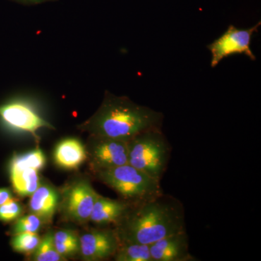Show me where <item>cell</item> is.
<instances>
[{
    "label": "cell",
    "instance_id": "obj_1",
    "mask_svg": "<svg viewBox=\"0 0 261 261\" xmlns=\"http://www.w3.org/2000/svg\"><path fill=\"white\" fill-rule=\"evenodd\" d=\"M119 243L150 245L161 239L186 231L183 207L164 195L135 203L118 222Z\"/></svg>",
    "mask_w": 261,
    "mask_h": 261
},
{
    "label": "cell",
    "instance_id": "obj_2",
    "mask_svg": "<svg viewBox=\"0 0 261 261\" xmlns=\"http://www.w3.org/2000/svg\"><path fill=\"white\" fill-rule=\"evenodd\" d=\"M163 118L161 113L106 91L100 107L79 128L92 136L128 141L142 132L161 128Z\"/></svg>",
    "mask_w": 261,
    "mask_h": 261
},
{
    "label": "cell",
    "instance_id": "obj_3",
    "mask_svg": "<svg viewBox=\"0 0 261 261\" xmlns=\"http://www.w3.org/2000/svg\"><path fill=\"white\" fill-rule=\"evenodd\" d=\"M96 173L101 181L134 204L163 195L161 181L128 163Z\"/></svg>",
    "mask_w": 261,
    "mask_h": 261
},
{
    "label": "cell",
    "instance_id": "obj_4",
    "mask_svg": "<svg viewBox=\"0 0 261 261\" xmlns=\"http://www.w3.org/2000/svg\"><path fill=\"white\" fill-rule=\"evenodd\" d=\"M170 147L161 128L147 130L128 141V163L161 181Z\"/></svg>",
    "mask_w": 261,
    "mask_h": 261
},
{
    "label": "cell",
    "instance_id": "obj_5",
    "mask_svg": "<svg viewBox=\"0 0 261 261\" xmlns=\"http://www.w3.org/2000/svg\"><path fill=\"white\" fill-rule=\"evenodd\" d=\"M260 24L259 21L247 29H239L234 25H228L221 37L207 46L211 53V67L215 68L224 58L236 54L245 55L252 61H255L256 58L250 49V43L252 35L257 32Z\"/></svg>",
    "mask_w": 261,
    "mask_h": 261
},
{
    "label": "cell",
    "instance_id": "obj_6",
    "mask_svg": "<svg viewBox=\"0 0 261 261\" xmlns=\"http://www.w3.org/2000/svg\"><path fill=\"white\" fill-rule=\"evenodd\" d=\"M90 136L89 159L96 172L128 163V141Z\"/></svg>",
    "mask_w": 261,
    "mask_h": 261
},
{
    "label": "cell",
    "instance_id": "obj_7",
    "mask_svg": "<svg viewBox=\"0 0 261 261\" xmlns=\"http://www.w3.org/2000/svg\"><path fill=\"white\" fill-rule=\"evenodd\" d=\"M0 119L7 126L29 132L34 137H37V132L40 128L55 129L50 123L39 116L31 106L22 101H10L0 105Z\"/></svg>",
    "mask_w": 261,
    "mask_h": 261
},
{
    "label": "cell",
    "instance_id": "obj_8",
    "mask_svg": "<svg viewBox=\"0 0 261 261\" xmlns=\"http://www.w3.org/2000/svg\"><path fill=\"white\" fill-rule=\"evenodd\" d=\"M80 251L87 260L107 259L116 253L119 240L116 231L97 230L84 233L80 238Z\"/></svg>",
    "mask_w": 261,
    "mask_h": 261
},
{
    "label": "cell",
    "instance_id": "obj_9",
    "mask_svg": "<svg viewBox=\"0 0 261 261\" xmlns=\"http://www.w3.org/2000/svg\"><path fill=\"white\" fill-rule=\"evenodd\" d=\"M98 195L89 182L75 184L67 193L65 212L75 221L80 222L88 221Z\"/></svg>",
    "mask_w": 261,
    "mask_h": 261
},
{
    "label": "cell",
    "instance_id": "obj_10",
    "mask_svg": "<svg viewBox=\"0 0 261 261\" xmlns=\"http://www.w3.org/2000/svg\"><path fill=\"white\" fill-rule=\"evenodd\" d=\"M152 261L194 260L189 252V239L186 231L161 239L149 245Z\"/></svg>",
    "mask_w": 261,
    "mask_h": 261
},
{
    "label": "cell",
    "instance_id": "obj_11",
    "mask_svg": "<svg viewBox=\"0 0 261 261\" xmlns=\"http://www.w3.org/2000/svg\"><path fill=\"white\" fill-rule=\"evenodd\" d=\"M130 205L98 195L91 214V221L99 224L117 223L124 216Z\"/></svg>",
    "mask_w": 261,
    "mask_h": 261
},
{
    "label": "cell",
    "instance_id": "obj_12",
    "mask_svg": "<svg viewBox=\"0 0 261 261\" xmlns=\"http://www.w3.org/2000/svg\"><path fill=\"white\" fill-rule=\"evenodd\" d=\"M87 151L82 142L76 139H66L57 146L55 160L61 167L76 168L87 159Z\"/></svg>",
    "mask_w": 261,
    "mask_h": 261
},
{
    "label": "cell",
    "instance_id": "obj_13",
    "mask_svg": "<svg viewBox=\"0 0 261 261\" xmlns=\"http://www.w3.org/2000/svg\"><path fill=\"white\" fill-rule=\"evenodd\" d=\"M58 204V195L48 186H39L31 196V211L42 220L51 219Z\"/></svg>",
    "mask_w": 261,
    "mask_h": 261
},
{
    "label": "cell",
    "instance_id": "obj_14",
    "mask_svg": "<svg viewBox=\"0 0 261 261\" xmlns=\"http://www.w3.org/2000/svg\"><path fill=\"white\" fill-rule=\"evenodd\" d=\"M10 173L15 191L22 197L32 196L39 187L38 171L34 168H25Z\"/></svg>",
    "mask_w": 261,
    "mask_h": 261
},
{
    "label": "cell",
    "instance_id": "obj_15",
    "mask_svg": "<svg viewBox=\"0 0 261 261\" xmlns=\"http://www.w3.org/2000/svg\"><path fill=\"white\" fill-rule=\"evenodd\" d=\"M115 260L117 261H152L149 245L140 243H119Z\"/></svg>",
    "mask_w": 261,
    "mask_h": 261
},
{
    "label": "cell",
    "instance_id": "obj_16",
    "mask_svg": "<svg viewBox=\"0 0 261 261\" xmlns=\"http://www.w3.org/2000/svg\"><path fill=\"white\" fill-rule=\"evenodd\" d=\"M57 251L63 257L74 255L80 250V240L76 233L69 230H60L54 234Z\"/></svg>",
    "mask_w": 261,
    "mask_h": 261
},
{
    "label": "cell",
    "instance_id": "obj_17",
    "mask_svg": "<svg viewBox=\"0 0 261 261\" xmlns=\"http://www.w3.org/2000/svg\"><path fill=\"white\" fill-rule=\"evenodd\" d=\"M45 158L39 149L32 151L23 155H16L10 163V171H20L25 168H32L39 171L44 166Z\"/></svg>",
    "mask_w": 261,
    "mask_h": 261
},
{
    "label": "cell",
    "instance_id": "obj_18",
    "mask_svg": "<svg viewBox=\"0 0 261 261\" xmlns=\"http://www.w3.org/2000/svg\"><path fill=\"white\" fill-rule=\"evenodd\" d=\"M34 253V260L37 261H59L63 257L57 251L55 246L54 235L48 233L40 240Z\"/></svg>",
    "mask_w": 261,
    "mask_h": 261
},
{
    "label": "cell",
    "instance_id": "obj_19",
    "mask_svg": "<svg viewBox=\"0 0 261 261\" xmlns=\"http://www.w3.org/2000/svg\"><path fill=\"white\" fill-rule=\"evenodd\" d=\"M40 243L37 233H15L11 240V246L15 252L30 253L34 252Z\"/></svg>",
    "mask_w": 261,
    "mask_h": 261
},
{
    "label": "cell",
    "instance_id": "obj_20",
    "mask_svg": "<svg viewBox=\"0 0 261 261\" xmlns=\"http://www.w3.org/2000/svg\"><path fill=\"white\" fill-rule=\"evenodd\" d=\"M42 220L35 214H29L17 219L13 226V233H37L40 229Z\"/></svg>",
    "mask_w": 261,
    "mask_h": 261
},
{
    "label": "cell",
    "instance_id": "obj_21",
    "mask_svg": "<svg viewBox=\"0 0 261 261\" xmlns=\"http://www.w3.org/2000/svg\"><path fill=\"white\" fill-rule=\"evenodd\" d=\"M22 213V207L14 199L0 205V221L10 222L18 219Z\"/></svg>",
    "mask_w": 261,
    "mask_h": 261
},
{
    "label": "cell",
    "instance_id": "obj_22",
    "mask_svg": "<svg viewBox=\"0 0 261 261\" xmlns=\"http://www.w3.org/2000/svg\"><path fill=\"white\" fill-rule=\"evenodd\" d=\"M13 195L9 189L0 188V205L13 200Z\"/></svg>",
    "mask_w": 261,
    "mask_h": 261
},
{
    "label": "cell",
    "instance_id": "obj_23",
    "mask_svg": "<svg viewBox=\"0 0 261 261\" xmlns=\"http://www.w3.org/2000/svg\"><path fill=\"white\" fill-rule=\"evenodd\" d=\"M10 1L15 2L23 5H37L44 4V3H51V2H56L58 0H10Z\"/></svg>",
    "mask_w": 261,
    "mask_h": 261
}]
</instances>
